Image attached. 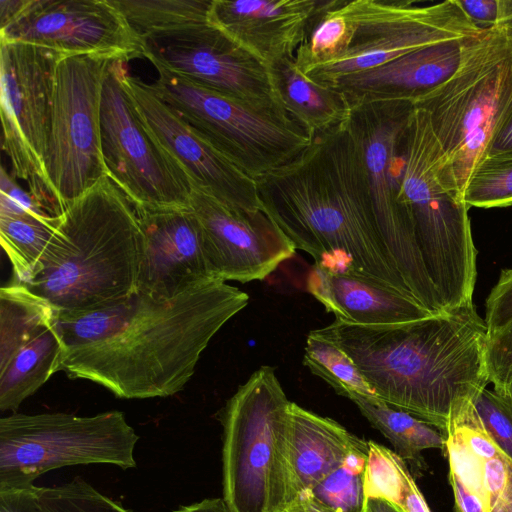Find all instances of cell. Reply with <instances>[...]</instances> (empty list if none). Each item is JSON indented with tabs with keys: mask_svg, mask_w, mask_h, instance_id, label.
<instances>
[{
	"mask_svg": "<svg viewBox=\"0 0 512 512\" xmlns=\"http://www.w3.org/2000/svg\"><path fill=\"white\" fill-rule=\"evenodd\" d=\"M112 59L66 55L56 68L45 174L63 211L108 177L101 149L100 106Z\"/></svg>",
	"mask_w": 512,
	"mask_h": 512,
	"instance_id": "14",
	"label": "cell"
},
{
	"mask_svg": "<svg viewBox=\"0 0 512 512\" xmlns=\"http://www.w3.org/2000/svg\"><path fill=\"white\" fill-rule=\"evenodd\" d=\"M316 331L351 357L380 400L442 433L453 404L489 383L488 330L474 303L412 322L335 320Z\"/></svg>",
	"mask_w": 512,
	"mask_h": 512,
	"instance_id": "3",
	"label": "cell"
},
{
	"mask_svg": "<svg viewBox=\"0 0 512 512\" xmlns=\"http://www.w3.org/2000/svg\"><path fill=\"white\" fill-rule=\"evenodd\" d=\"M37 492L44 512H134L79 477L59 486L37 487Z\"/></svg>",
	"mask_w": 512,
	"mask_h": 512,
	"instance_id": "36",
	"label": "cell"
},
{
	"mask_svg": "<svg viewBox=\"0 0 512 512\" xmlns=\"http://www.w3.org/2000/svg\"><path fill=\"white\" fill-rule=\"evenodd\" d=\"M303 364L341 396L377 397L351 357L316 330L307 336Z\"/></svg>",
	"mask_w": 512,
	"mask_h": 512,
	"instance_id": "32",
	"label": "cell"
},
{
	"mask_svg": "<svg viewBox=\"0 0 512 512\" xmlns=\"http://www.w3.org/2000/svg\"><path fill=\"white\" fill-rule=\"evenodd\" d=\"M151 85L192 129L245 174L258 180L289 164L312 143L308 129L280 104L229 97L162 67Z\"/></svg>",
	"mask_w": 512,
	"mask_h": 512,
	"instance_id": "8",
	"label": "cell"
},
{
	"mask_svg": "<svg viewBox=\"0 0 512 512\" xmlns=\"http://www.w3.org/2000/svg\"><path fill=\"white\" fill-rule=\"evenodd\" d=\"M368 449L351 454L338 468L324 477L311 494L335 512H363L364 473Z\"/></svg>",
	"mask_w": 512,
	"mask_h": 512,
	"instance_id": "34",
	"label": "cell"
},
{
	"mask_svg": "<svg viewBox=\"0 0 512 512\" xmlns=\"http://www.w3.org/2000/svg\"><path fill=\"white\" fill-rule=\"evenodd\" d=\"M306 287L335 320L349 324L390 325L436 315L406 296L316 265Z\"/></svg>",
	"mask_w": 512,
	"mask_h": 512,
	"instance_id": "23",
	"label": "cell"
},
{
	"mask_svg": "<svg viewBox=\"0 0 512 512\" xmlns=\"http://www.w3.org/2000/svg\"><path fill=\"white\" fill-rule=\"evenodd\" d=\"M410 101H379L350 110L347 122L361 150L379 236L388 258L415 302L431 312L444 311L423 263L410 214L399 199L397 160L402 157Z\"/></svg>",
	"mask_w": 512,
	"mask_h": 512,
	"instance_id": "10",
	"label": "cell"
},
{
	"mask_svg": "<svg viewBox=\"0 0 512 512\" xmlns=\"http://www.w3.org/2000/svg\"><path fill=\"white\" fill-rule=\"evenodd\" d=\"M500 22L512 28V0H501Z\"/></svg>",
	"mask_w": 512,
	"mask_h": 512,
	"instance_id": "49",
	"label": "cell"
},
{
	"mask_svg": "<svg viewBox=\"0 0 512 512\" xmlns=\"http://www.w3.org/2000/svg\"><path fill=\"white\" fill-rule=\"evenodd\" d=\"M65 54L41 46L1 42L0 106L2 149L11 176L52 216L63 213L46 174L55 72Z\"/></svg>",
	"mask_w": 512,
	"mask_h": 512,
	"instance_id": "13",
	"label": "cell"
},
{
	"mask_svg": "<svg viewBox=\"0 0 512 512\" xmlns=\"http://www.w3.org/2000/svg\"><path fill=\"white\" fill-rule=\"evenodd\" d=\"M55 309L24 284L0 289V369L42 328L53 322Z\"/></svg>",
	"mask_w": 512,
	"mask_h": 512,
	"instance_id": "28",
	"label": "cell"
},
{
	"mask_svg": "<svg viewBox=\"0 0 512 512\" xmlns=\"http://www.w3.org/2000/svg\"><path fill=\"white\" fill-rule=\"evenodd\" d=\"M464 12L480 29L486 30L498 24L501 0H459Z\"/></svg>",
	"mask_w": 512,
	"mask_h": 512,
	"instance_id": "42",
	"label": "cell"
},
{
	"mask_svg": "<svg viewBox=\"0 0 512 512\" xmlns=\"http://www.w3.org/2000/svg\"><path fill=\"white\" fill-rule=\"evenodd\" d=\"M190 207L215 279L263 280L295 254L292 242L263 209L235 210L196 188L191 191Z\"/></svg>",
	"mask_w": 512,
	"mask_h": 512,
	"instance_id": "17",
	"label": "cell"
},
{
	"mask_svg": "<svg viewBox=\"0 0 512 512\" xmlns=\"http://www.w3.org/2000/svg\"><path fill=\"white\" fill-rule=\"evenodd\" d=\"M415 484L404 459L395 451L374 441H368V456L364 473L366 498H383L401 509Z\"/></svg>",
	"mask_w": 512,
	"mask_h": 512,
	"instance_id": "33",
	"label": "cell"
},
{
	"mask_svg": "<svg viewBox=\"0 0 512 512\" xmlns=\"http://www.w3.org/2000/svg\"><path fill=\"white\" fill-rule=\"evenodd\" d=\"M138 439L120 411L13 413L0 419V489L33 486L40 475L65 466L136 467Z\"/></svg>",
	"mask_w": 512,
	"mask_h": 512,
	"instance_id": "9",
	"label": "cell"
},
{
	"mask_svg": "<svg viewBox=\"0 0 512 512\" xmlns=\"http://www.w3.org/2000/svg\"><path fill=\"white\" fill-rule=\"evenodd\" d=\"M0 40L65 55L143 57L140 37L111 0H1Z\"/></svg>",
	"mask_w": 512,
	"mask_h": 512,
	"instance_id": "15",
	"label": "cell"
},
{
	"mask_svg": "<svg viewBox=\"0 0 512 512\" xmlns=\"http://www.w3.org/2000/svg\"><path fill=\"white\" fill-rule=\"evenodd\" d=\"M463 198L468 207L512 205V153L488 155L473 171Z\"/></svg>",
	"mask_w": 512,
	"mask_h": 512,
	"instance_id": "35",
	"label": "cell"
},
{
	"mask_svg": "<svg viewBox=\"0 0 512 512\" xmlns=\"http://www.w3.org/2000/svg\"><path fill=\"white\" fill-rule=\"evenodd\" d=\"M351 40L337 58L304 74L329 87L341 76L389 63L414 50L482 33L459 0L419 5L411 0H340Z\"/></svg>",
	"mask_w": 512,
	"mask_h": 512,
	"instance_id": "12",
	"label": "cell"
},
{
	"mask_svg": "<svg viewBox=\"0 0 512 512\" xmlns=\"http://www.w3.org/2000/svg\"><path fill=\"white\" fill-rule=\"evenodd\" d=\"M268 69L277 101L313 137L348 118L350 108L343 94L311 80L300 70L295 56L274 61Z\"/></svg>",
	"mask_w": 512,
	"mask_h": 512,
	"instance_id": "24",
	"label": "cell"
},
{
	"mask_svg": "<svg viewBox=\"0 0 512 512\" xmlns=\"http://www.w3.org/2000/svg\"><path fill=\"white\" fill-rule=\"evenodd\" d=\"M0 185L1 214H30L37 217H55L50 215L29 191L21 188L16 179L9 175L4 167H1Z\"/></svg>",
	"mask_w": 512,
	"mask_h": 512,
	"instance_id": "40",
	"label": "cell"
},
{
	"mask_svg": "<svg viewBox=\"0 0 512 512\" xmlns=\"http://www.w3.org/2000/svg\"><path fill=\"white\" fill-rule=\"evenodd\" d=\"M142 239L135 208L104 177L65 207L37 270L21 284L56 311L115 302L136 291Z\"/></svg>",
	"mask_w": 512,
	"mask_h": 512,
	"instance_id": "4",
	"label": "cell"
},
{
	"mask_svg": "<svg viewBox=\"0 0 512 512\" xmlns=\"http://www.w3.org/2000/svg\"><path fill=\"white\" fill-rule=\"evenodd\" d=\"M512 153V114L493 140L488 155Z\"/></svg>",
	"mask_w": 512,
	"mask_h": 512,
	"instance_id": "45",
	"label": "cell"
},
{
	"mask_svg": "<svg viewBox=\"0 0 512 512\" xmlns=\"http://www.w3.org/2000/svg\"><path fill=\"white\" fill-rule=\"evenodd\" d=\"M415 107V106H414ZM399 199L444 310L473 304L477 250L469 207L445 166L427 113L415 107L402 150Z\"/></svg>",
	"mask_w": 512,
	"mask_h": 512,
	"instance_id": "5",
	"label": "cell"
},
{
	"mask_svg": "<svg viewBox=\"0 0 512 512\" xmlns=\"http://www.w3.org/2000/svg\"><path fill=\"white\" fill-rule=\"evenodd\" d=\"M443 434L449 473L482 502L481 481L486 466L492 459L506 455L485 428L475 399L463 398L453 404Z\"/></svg>",
	"mask_w": 512,
	"mask_h": 512,
	"instance_id": "25",
	"label": "cell"
},
{
	"mask_svg": "<svg viewBox=\"0 0 512 512\" xmlns=\"http://www.w3.org/2000/svg\"><path fill=\"white\" fill-rule=\"evenodd\" d=\"M318 0H212L209 23L269 65L294 57Z\"/></svg>",
	"mask_w": 512,
	"mask_h": 512,
	"instance_id": "20",
	"label": "cell"
},
{
	"mask_svg": "<svg viewBox=\"0 0 512 512\" xmlns=\"http://www.w3.org/2000/svg\"><path fill=\"white\" fill-rule=\"evenodd\" d=\"M339 3L340 0H318L304 41L295 54V61L303 73L332 61L348 47L352 35L351 27L341 12Z\"/></svg>",
	"mask_w": 512,
	"mask_h": 512,
	"instance_id": "31",
	"label": "cell"
},
{
	"mask_svg": "<svg viewBox=\"0 0 512 512\" xmlns=\"http://www.w3.org/2000/svg\"><path fill=\"white\" fill-rule=\"evenodd\" d=\"M363 512H403V510L386 499L367 497Z\"/></svg>",
	"mask_w": 512,
	"mask_h": 512,
	"instance_id": "48",
	"label": "cell"
},
{
	"mask_svg": "<svg viewBox=\"0 0 512 512\" xmlns=\"http://www.w3.org/2000/svg\"><path fill=\"white\" fill-rule=\"evenodd\" d=\"M125 84L146 126L196 188L239 211L262 210L256 180L245 174L183 121L152 89L132 76Z\"/></svg>",
	"mask_w": 512,
	"mask_h": 512,
	"instance_id": "18",
	"label": "cell"
},
{
	"mask_svg": "<svg viewBox=\"0 0 512 512\" xmlns=\"http://www.w3.org/2000/svg\"><path fill=\"white\" fill-rule=\"evenodd\" d=\"M475 407L487 431L512 462V400L485 388L475 399Z\"/></svg>",
	"mask_w": 512,
	"mask_h": 512,
	"instance_id": "37",
	"label": "cell"
},
{
	"mask_svg": "<svg viewBox=\"0 0 512 512\" xmlns=\"http://www.w3.org/2000/svg\"><path fill=\"white\" fill-rule=\"evenodd\" d=\"M367 449L368 441L353 435L335 420L291 402L288 430L291 502L301 492L311 490L351 454Z\"/></svg>",
	"mask_w": 512,
	"mask_h": 512,
	"instance_id": "22",
	"label": "cell"
},
{
	"mask_svg": "<svg viewBox=\"0 0 512 512\" xmlns=\"http://www.w3.org/2000/svg\"><path fill=\"white\" fill-rule=\"evenodd\" d=\"M128 61H110L102 88L101 149L108 177L137 212L190 209L189 179L150 132L125 84Z\"/></svg>",
	"mask_w": 512,
	"mask_h": 512,
	"instance_id": "11",
	"label": "cell"
},
{
	"mask_svg": "<svg viewBox=\"0 0 512 512\" xmlns=\"http://www.w3.org/2000/svg\"><path fill=\"white\" fill-rule=\"evenodd\" d=\"M136 213L143 234L137 291L169 300L215 279L191 208Z\"/></svg>",
	"mask_w": 512,
	"mask_h": 512,
	"instance_id": "19",
	"label": "cell"
},
{
	"mask_svg": "<svg viewBox=\"0 0 512 512\" xmlns=\"http://www.w3.org/2000/svg\"><path fill=\"white\" fill-rule=\"evenodd\" d=\"M484 321L489 334L512 325V268L501 271L487 297Z\"/></svg>",
	"mask_w": 512,
	"mask_h": 512,
	"instance_id": "39",
	"label": "cell"
},
{
	"mask_svg": "<svg viewBox=\"0 0 512 512\" xmlns=\"http://www.w3.org/2000/svg\"><path fill=\"white\" fill-rule=\"evenodd\" d=\"M140 40L143 57L154 67L239 100L279 104L268 65L209 22Z\"/></svg>",
	"mask_w": 512,
	"mask_h": 512,
	"instance_id": "16",
	"label": "cell"
},
{
	"mask_svg": "<svg viewBox=\"0 0 512 512\" xmlns=\"http://www.w3.org/2000/svg\"><path fill=\"white\" fill-rule=\"evenodd\" d=\"M449 482L454 494L455 512H485L481 500L452 473H449Z\"/></svg>",
	"mask_w": 512,
	"mask_h": 512,
	"instance_id": "43",
	"label": "cell"
},
{
	"mask_svg": "<svg viewBox=\"0 0 512 512\" xmlns=\"http://www.w3.org/2000/svg\"><path fill=\"white\" fill-rule=\"evenodd\" d=\"M141 38L208 23L212 0H111Z\"/></svg>",
	"mask_w": 512,
	"mask_h": 512,
	"instance_id": "30",
	"label": "cell"
},
{
	"mask_svg": "<svg viewBox=\"0 0 512 512\" xmlns=\"http://www.w3.org/2000/svg\"><path fill=\"white\" fill-rule=\"evenodd\" d=\"M288 400L270 366H261L227 401L223 500L230 512H283L292 500Z\"/></svg>",
	"mask_w": 512,
	"mask_h": 512,
	"instance_id": "7",
	"label": "cell"
},
{
	"mask_svg": "<svg viewBox=\"0 0 512 512\" xmlns=\"http://www.w3.org/2000/svg\"><path fill=\"white\" fill-rule=\"evenodd\" d=\"M493 512H512V481L503 499Z\"/></svg>",
	"mask_w": 512,
	"mask_h": 512,
	"instance_id": "50",
	"label": "cell"
},
{
	"mask_svg": "<svg viewBox=\"0 0 512 512\" xmlns=\"http://www.w3.org/2000/svg\"><path fill=\"white\" fill-rule=\"evenodd\" d=\"M249 302L213 279L169 300L139 291L93 309L56 311L60 371L124 399L167 397L194 374L214 335Z\"/></svg>",
	"mask_w": 512,
	"mask_h": 512,
	"instance_id": "1",
	"label": "cell"
},
{
	"mask_svg": "<svg viewBox=\"0 0 512 512\" xmlns=\"http://www.w3.org/2000/svg\"><path fill=\"white\" fill-rule=\"evenodd\" d=\"M61 339L52 323L42 328L0 369V411H15L54 373L60 371Z\"/></svg>",
	"mask_w": 512,
	"mask_h": 512,
	"instance_id": "26",
	"label": "cell"
},
{
	"mask_svg": "<svg viewBox=\"0 0 512 512\" xmlns=\"http://www.w3.org/2000/svg\"><path fill=\"white\" fill-rule=\"evenodd\" d=\"M467 39L414 50L381 66L341 76L329 87L343 94L350 110L379 101L403 100L414 104L456 72Z\"/></svg>",
	"mask_w": 512,
	"mask_h": 512,
	"instance_id": "21",
	"label": "cell"
},
{
	"mask_svg": "<svg viewBox=\"0 0 512 512\" xmlns=\"http://www.w3.org/2000/svg\"><path fill=\"white\" fill-rule=\"evenodd\" d=\"M283 512H335L318 501L310 491L301 492Z\"/></svg>",
	"mask_w": 512,
	"mask_h": 512,
	"instance_id": "44",
	"label": "cell"
},
{
	"mask_svg": "<svg viewBox=\"0 0 512 512\" xmlns=\"http://www.w3.org/2000/svg\"><path fill=\"white\" fill-rule=\"evenodd\" d=\"M486 367L494 391L512 400V325L488 333Z\"/></svg>",
	"mask_w": 512,
	"mask_h": 512,
	"instance_id": "38",
	"label": "cell"
},
{
	"mask_svg": "<svg viewBox=\"0 0 512 512\" xmlns=\"http://www.w3.org/2000/svg\"><path fill=\"white\" fill-rule=\"evenodd\" d=\"M369 423L392 444L395 452L417 470L425 468L422 452L445 449V436L436 427L377 397L354 395L350 398Z\"/></svg>",
	"mask_w": 512,
	"mask_h": 512,
	"instance_id": "27",
	"label": "cell"
},
{
	"mask_svg": "<svg viewBox=\"0 0 512 512\" xmlns=\"http://www.w3.org/2000/svg\"><path fill=\"white\" fill-rule=\"evenodd\" d=\"M414 106L427 113L447 171L463 196L512 114V28L500 22L468 38L456 72Z\"/></svg>",
	"mask_w": 512,
	"mask_h": 512,
	"instance_id": "6",
	"label": "cell"
},
{
	"mask_svg": "<svg viewBox=\"0 0 512 512\" xmlns=\"http://www.w3.org/2000/svg\"><path fill=\"white\" fill-rule=\"evenodd\" d=\"M401 509L403 512H431L417 484L412 487Z\"/></svg>",
	"mask_w": 512,
	"mask_h": 512,
	"instance_id": "47",
	"label": "cell"
},
{
	"mask_svg": "<svg viewBox=\"0 0 512 512\" xmlns=\"http://www.w3.org/2000/svg\"><path fill=\"white\" fill-rule=\"evenodd\" d=\"M173 512H230L223 499H204L187 506H181Z\"/></svg>",
	"mask_w": 512,
	"mask_h": 512,
	"instance_id": "46",
	"label": "cell"
},
{
	"mask_svg": "<svg viewBox=\"0 0 512 512\" xmlns=\"http://www.w3.org/2000/svg\"><path fill=\"white\" fill-rule=\"evenodd\" d=\"M60 216L0 213L1 245L11 262L15 282L24 283L35 273L54 237Z\"/></svg>",
	"mask_w": 512,
	"mask_h": 512,
	"instance_id": "29",
	"label": "cell"
},
{
	"mask_svg": "<svg viewBox=\"0 0 512 512\" xmlns=\"http://www.w3.org/2000/svg\"><path fill=\"white\" fill-rule=\"evenodd\" d=\"M0 512H44L37 486L0 489Z\"/></svg>",
	"mask_w": 512,
	"mask_h": 512,
	"instance_id": "41",
	"label": "cell"
},
{
	"mask_svg": "<svg viewBox=\"0 0 512 512\" xmlns=\"http://www.w3.org/2000/svg\"><path fill=\"white\" fill-rule=\"evenodd\" d=\"M347 119L256 180L262 208L314 265L415 301L379 236L361 150Z\"/></svg>",
	"mask_w": 512,
	"mask_h": 512,
	"instance_id": "2",
	"label": "cell"
}]
</instances>
